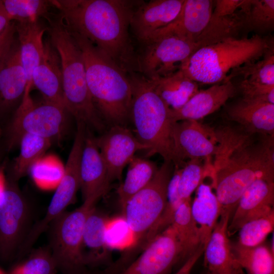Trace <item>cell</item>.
<instances>
[{
	"mask_svg": "<svg viewBox=\"0 0 274 274\" xmlns=\"http://www.w3.org/2000/svg\"><path fill=\"white\" fill-rule=\"evenodd\" d=\"M65 274V273H63ZM68 274H87L83 271L79 272H76V273H68Z\"/></svg>",
	"mask_w": 274,
	"mask_h": 274,
	"instance_id": "cell-47",
	"label": "cell"
},
{
	"mask_svg": "<svg viewBox=\"0 0 274 274\" xmlns=\"http://www.w3.org/2000/svg\"><path fill=\"white\" fill-rule=\"evenodd\" d=\"M195 191L191 211L199 228L201 244L205 247L220 217V206L211 185L202 183Z\"/></svg>",
	"mask_w": 274,
	"mask_h": 274,
	"instance_id": "cell-27",
	"label": "cell"
},
{
	"mask_svg": "<svg viewBox=\"0 0 274 274\" xmlns=\"http://www.w3.org/2000/svg\"><path fill=\"white\" fill-rule=\"evenodd\" d=\"M49 23V37L61 62L64 107L77 122L103 133L107 130L106 125L93 102L81 52L70 32L57 19Z\"/></svg>",
	"mask_w": 274,
	"mask_h": 274,
	"instance_id": "cell-5",
	"label": "cell"
},
{
	"mask_svg": "<svg viewBox=\"0 0 274 274\" xmlns=\"http://www.w3.org/2000/svg\"><path fill=\"white\" fill-rule=\"evenodd\" d=\"M130 75L132 91L130 119L136 137L148 147L147 156L159 154L164 161L183 167L176 153L170 108L157 94L149 80L142 75L133 73Z\"/></svg>",
	"mask_w": 274,
	"mask_h": 274,
	"instance_id": "cell-6",
	"label": "cell"
},
{
	"mask_svg": "<svg viewBox=\"0 0 274 274\" xmlns=\"http://www.w3.org/2000/svg\"><path fill=\"white\" fill-rule=\"evenodd\" d=\"M245 26L258 31L273 27L274 1L252 0L249 10L245 14Z\"/></svg>",
	"mask_w": 274,
	"mask_h": 274,
	"instance_id": "cell-40",
	"label": "cell"
},
{
	"mask_svg": "<svg viewBox=\"0 0 274 274\" xmlns=\"http://www.w3.org/2000/svg\"><path fill=\"white\" fill-rule=\"evenodd\" d=\"M68 112L63 107L43 100L36 103L24 93L9 127V146H15L24 134L51 139L65 127Z\"/></svg>",
	"mask_w": 274,
	"mask_h": 274,
	"instance_id": "cell-9",
	"label": "cell"
},
{
	"mask_svg": "<svg viewBox=\"0 0 274 274\" xmlns=\"http://www.w3.org/2000/svg\"><path fill=\"white\" fill-rule=\"evenodd\" d=\"M16 24L21 61L27 80L24 92H30L32 74L41 60L44 47L43 36L48 27L43 26L39 21Z\"/></svg>",
	"mask_w": 274,
	"mask_h": 274,
	"instance_id": "cell-24",
	"label": "cell"
},
{
	"mask_svg": "<svg viewBox=\"0 0 274 274\" xmlns=\"http://www.w3.org/2000/svg\"><path fill=\"white\" fill-rule=\"evenodd\" d=\"M213 2L211 0H184L177 17L169 24L156 31L146 43L165 36H176L195 44L210 21L213 12Z\"/></svg>",
	"mask_w": 274,
	"mask_h": 274,
	"instance_id": "cell-16",
	"label": "cell"
},
{
	"mask_svg": "<svg viewBox=\"0 0 274 274\" xmlns=\"http://www.w3.org/2000/svg\"><path fill=\"white\" fill-rule=\"evenodd\" d=\"M239 88L245 99L274 104V85H266L243 79Z\"/></svg>",
	"mask_w": 274,
	"mask_h": 274,
	"instance_id": "cell-41",
	"label": "cell"
},
{
	"mask_svg": "<svg viewBox=\"0 0 274 274\" xmlns=\"http://www.w3.org/2000/svg\"><path fill=\"white\" fill-rule=\"evenodd\" d=\"M174 167L172 162L164 161L151 181L132 196L122 209L135 243L143 241L160 219Z\"/></svg>",
	"mask_w": 274,
	"mask_h": 274,
	"instance_id": "cell-8",
	"label": "cell"
},
{
	"mask_svg": "<svg viewBox=\"0 0 274 274\" xmlns=\"http://www.w3.org/2000/svg\"><path fill=\"white\" fill-rule=\"evenodd\" d=\"M57 19L88 40L126 73L137 68L128 29L135 9L123 0H53Z\"/></svg>",
	"mask_w": 274,
	"mask_h": 274,
	"instance_id": "cell-2",
	"label": "cell"
},
{
	"mask_svg": "<svg viewBox=\"0 0 274 274\" xmlns=\"http://www.w3.org/2000/svg\"><path fill=\"white\" fill-rule=\"evenodd\" d=\"M0 274H8V272L0 268Z\"/></svg>",
	"mask_w": 274,
	"mask_h": 274,
	"instance_id": "cell-46",
	"label": "cell"
},
{
	"mask_svg": "<svg viewBox=\"0 0 274 274\" xmlns=\"http://www.w3.org/2000/svg\"><path fill=\"white\" fill-rule=\"evenodd\" d=\"M29 207L25 199L13 184H7L4 199L0 204V259H11L20 248L27 233Z\"/></svg>",
	"mask_w": 274,
	"mask_h": 274,
	"instance_id": "cell-11",
	"label": "cell"
},
{
	"mask_svg": "<svg viewBox=\"0 0 274 274\" xmlns=\"http://www.w3.org/2000/svg\"><path fill=\"white\" fill-rule=\"evenodd\" d=\"M274 229V210L267 214L251 220L244 224L238 230L237 243L241 246L251 248L264 242Z\"/></svg>",
	"mask_w": 274,
	"mask_h": 274,
	"instance_id": "cell-36",
	"label": "cell"
},
{
	"mask_svg": "<svg viewBox=\"0 0 274 274\" xmlns=\"http://www.w3.org/2000/svg\"><path fill=\"white\" fill-rule=\"evenodd\" d=\"M108 219L96 210L89 214L85 223L83 234V245L97 254L96 262L100 260L99 252H105L107 247V229ZM95 262V263H96Z\"/></svg>",
	"mask_w": 274,
	"mask_h": 274,
	"instance_id": "cell-37",
	"label": "cell"
},
{
	"mask_svg": "<svg viewBox=\"0 0 274 274\" xmlns=\"http://www.w3.org/2000/svg\"><path fill=\"white\" fill-rule=\"evenodd\" d=\"M51 140L35 134L26 133L19 140L20 152L13 168L14 179L26 175L32 165L42 158L50 145Z\"/></svg>",
	"mask_w": 274,
	"mask_h": 274,
	"instance_id": "cell-32",
	"label": "cell"
},
{
	"mask_svg": "<svg viewBox=\"0 0 274 274\" xmlns=\"http://www.w3.org/2000/svg\"><path fill=\"white\" fill-rule=\"evenodd\" d=\"M211 186L221 212L232 216L245 190L255 180L274 179L273 136L250 132L239 126L215 129Z\"/></svg>",
	"mask_w": 274,
	"mask_h": 274,
	"instance_id": "cell-1",
	"label": "cell"
},
{
	"mask_svg": "<svg viewBox=\"0 0 274 274\" xmlns=\"http://www.w3.org/2000/svg\"><path fill=\"white\" fill-rule=\"evenodd\" d=\"M127 165L125 179L117 190L122 209L132 196L151 181L158 169L155 162L135 155Z\"/></svg>",
	"mask_w": 274,
	"mask_h": 274,
	"instance_id": "cell-29",
	"label": "cell"
},
{
	"mask_svg": "<svg viewBox=\"0 0 274 274\" xmlns=\"http://www.w3.org/2000/svg\"><path fill=\"white\" fill-rule=\"evenodd\" d=\"M27 83L17 39L0 69V107H9L22 97Z\"/></svg>",
	"mask_w": 274,
	"mask_h": 274,
	"instance_id": "cell-25",
	"label": "cell"
},
{
	"mask_svg": "<svg viewBox=\"0 0 274 274\" xmlns=\"http://www.w3.org/2000/svg\"><path fill=\"white\" fill-rule=\"evenodd\" d=\"M272 44L268 38L258 35L249 38H228L198 48L179 69L197 83H224L233 70L261 59L273 47Z\"/></svg>",
	"mask_w": 274,
	"mask_h": 274,
	"instance_id": "cell-4",
	"label": "cell"
},
{
	"mask_svg": "<svg viewBox=\"0 0 274 274\" xmlns=\"http://www.w3.org/2000/svg\"><path fill=\"white\" fill-rule=\"evenodd\" d=\"M6 187L7 183L6 182L5 177L3 172H0V204L4 199Z\"/></svg>",
	"mask_w": 274,
	"mask_h": 274,
	"instance_id": "cell-45",
	"label": "cell"
},
{
	"mask_svg": "<svg viewBox=\"0 0 274 274\" xmlns=\"http://www.w3.org/2000/svg\"><path fill=\"white\" fill-rule=\"evenodd\" d=\"M172 135L176 153L185 165V159L213 160L217 147L215 129L198 120L173 122Z\"/></svg>",
	"mask_w": 274,
	"mask_h": 274,
	"instance_id": "cell-14",
	"label": "cell"
},
{
	"mask_svg": "<svg viewBox=\"0 0 274 274\" xmlns=\"http://www.w3.org/2000/svg\"><path fill=\"white\" fill-rule=\"evenodd\" d=\"M3 3L10 21L16 23L37 21L40 17L49 21L50 11L55 9L52 1L4 0Z\"/></svg>",
	"mask_w": 274,
	"mask_h": 274,
	"instance_id": "cell-33",
	"label": "cell"
},
{
	"mask_svg": "<svg viewBox=\"0 0 274 274\" xmlns=\"http://www.w3.org/2000/svg\"><path fill=\"white\" fill-rule=\"evenodd\" d=\"M191 203V199L183 201L171 224L180 246L181 258L186 260L201 245L199 228L192 215Z\"/></svg>",
	"mask_w": 274,
	"mask_h": 274,
	"instance_id": "cell-28",
	"label": "cell"
},
{
	"mask_svg": "<svg viewBox=\"0 0 274 274\" xmlns=\"http://www.w3.org/2000/svg\"><path fill=\"white\" fill-rule=\"evenodd\" d=\"M235 92L236 88L231 81L213 84L208 89L199 90L180 108L170 109L169 117L173 122L198 120L217 111Z\"/></svg>",
	"mask_w": 274,
	"mask_h": 274,
	"instance_id": "cell-21",
	"label": "cell"
},
{
	"mask_svg": "<svg viewBox=\"0 0 274 274\" xmlns=\"http://www.w3.org/2000/svg\"><path fill=\"white\" fill-rule=\"evenodd\" d=\"M235 259L246 274H274V250L264 243L251 248L231 243Z\"/></svg>",
	"mask_w": 274,
	"mask_h": 274,
	"instance_id": "cell-30",
	"label": "cell"
},
{
	"mask_svg": "<svg viewBox=\"0 0 274 274\" xmlns=\"http://www.w3.org/2000/svg\"><path fill=\"white\" fill-rule=\"evenodd\" d=\"M245 26V14L241 9L229 15L211 16L208 24L195 44L198 49L228 38H236Z\"/></svg>",
	"mask_w": 274,
	"mask_h": 274,
	"instance_id": "cell-31",
	"label": "cell"
},
{
	"mask_svg": "<svg viewBox=\"0 0 274 274\" xmlns=\"http://www.w3.org/2000/svg\"><path fill=\"white\" fill-rule=\"evenodd\" d=\"M212 16L222 17L235 13L241 9L245 0H217Z\"/></svg>",
	"mask_w": 274,
	"mask_h": 274,
	"instance_id": "cell-43",
	"label": "cell"
},
{
	"mask_svg": "<svg viewBox=\"0 0 274 274\" xmlns=\"http://www.w3.org/2000/svg\"><path fill=\"white\" fill-rule=\"evenodd\" d=\"M149 80L157 94L174 110L182 107L199 90L198 83L180 69L168 75Z\"/></svg>",
	"mask_w": 274,
	"mask_h": 274,
	"instance_id": "cell-26",
	"label": "cell"
},
{
	"mask_svg": "<svg viewBox=\"0 0 274 274\" xmlns=\"http://www.w3.org/2000/svg\"><path fill=\"white\" fill-rule=\"evenodd\" d=\"M237 76L266 85H274V49L268 51L260 59L233 70L225 82Z\"/></svg>",
	"mask_w": 274,
	"mask_h": 274,
	"instance_id": "cell-35",
	"label": "cell"
},
{
	"mask_svg": "<svg viewBox=\"0 0 274 274\" xmlns=\"http://www.w3.org/2000/svg\"><path fill=\"white\" fill-rule=\"evenodd\" d=\"M80 187L83 201L108 190L109 183L105 162L95 137L87 128L80 163Z\"/></svg>",
	"mask_w": 274,
	"mask_h": 274,
	"instance_id": "cell-22",
	"label": "cell"
},
{
	"mask_svg": "<svg viewBox=\"0 0 274 274\" xmlns=\"http://www.w3.org/2000/svg\"><path fill=\"white\" fill-rule=\"evenodd\" d=\"M58 269L51 251L40 248L14 266L8 274H56Z\"/></svg>",
	"mask_w": 274,
	"mask_h": 274,
	"instance_id": "cell-38",
	"label": "cell"
},
{
	"mask_svg": "<svg viewBox=\"0 0 274 274\" xmlns=\"http://www.w3.org/2000/svg\"><path fill=\"white\" fill-rule=\"evenodd\" d=\"M227 114L250 132L274 136V104L243 98L229 107Z\"/></svg>",
	"mask_w": 274,
	"mask_h": 274,
	"instance_id": "cell-23",
	"label": "cell"
},
{
	"mask_svg": "<svg viewBox=\"0 0 274 274\" xmlns=\"http://www.w3.org/2000/svg\"><path fill=\"white\" fill-rule=\"evenodd\" d=\"M77 131L69 153L62 178L47 209L48 214L57 217L75 200L80 187V163L87 127L82 122H77Z\"/></svg>",
	"mask_w": 274,
	"mask_h": 274,
	"instance_id": "cell-15",
	"label": "cell"
},
{
	"mask_svg": "<svg viewBox=\"0 0 274 274\" xmlns=\"http://www.w3.org/2000/svg\"><path fill=\"white\" fill-rule=\"evenodd\" d=\"M184 0H152L135 8L130 22L134 36L144 44L179 14Z\"/></svg>",
	"mask_w": 274,
	"mask_h": 274,
	"instance_id": "cell-18",
	"label": "cell"
},
{
	"mask_svg": "<svg viewBox=\"0 0 274 274\" xmlns=\"http://www.w3.org/2000/svg\"><path fill=\"white\" fill-rule=\"evenodd\" d=\"M137 59V68L148 80L163 77L179 69L180 65L197 49L194 43L176 36H165L149 41Z\"/></svg>",
	"mask_w": 274,
	"mask_h": 274,
	"instance_id": "cell-10",
	"label": "cell"
},
{
	"mask_svg": "<svg viewBox=\"0 0 274 274\" xmlns=\"http://www.w3.org/2000/svg\"><path fill=\"white\" fill-rule=\"evenodd\" d=\"M68 31L81 52L87 85L99 116L108 127L125 126L130 119L132 91L130 77L86 39Z\"/></svg>",
	"mask_w": 274,
	"mask_h": 274,
	"instance_id": "cell-3",
	"label": "cell"
},
{
	"mask_svg": "<svg viewBox=\"0 0 274 274\" xmlns=\"http://www.w3.org/2000/svg\"><path fill=\"white\" fill-rule=\"evenodd\" d=\"M138 258L120 274H168L181 258V248L172 225L154 237Z\"/></svg>",
	"mask_w": 274,
	"mask_h": 274,
	"instance_id": "cell-13",
	"label": "cell"
},
{
	"mask_svg": "<svg viewBox=\"0 0 274 274\" xmlns=\"http://www.w3.org/2000/svg\"><path fill=\"white\" fill-rule=\"evenodd\" d=\"M231 215L220 214L204 247V264L210 274H233L242 269L234 257L228 226Z\"/></svg>",
	"mask_w": 274,
	"mask_h": 274,
	"instance_id": "cell-20",
	"label": "cell"
},
{
	"mask_svg": "<svg viewBox=\"0 0 274 274\" xmlns=\"http://www.w3.org/2000/svg\"><path fill=\"white\" fill-rule=\"evenodd\" d=\"M10 21L3 1L0 0V33L9 24Z\"/></svg>",
	"mask_w": 274,
	"mask_h": 274,
	"instance_id": "cell-44",
	"label": "cell"
},
{
	"mask_svg": "<svg viewBox=\"0 0 274 274\" xmlns=\"http://www.w3.org/2000/svg\"><path fill=\"white\" fill-rule=\"evenodd\" d=\"M95 140L106 166L109 183L120 180L124 168L137 151L148 150L125 126H110Z\"/></svg>",
	"mask_w": 274,
	"mask_h": 274,
	"instance_id": "cell-12",
	"label": "cell"
},
{
	"mask_svg": "<svg viewBox=\"0 0 274 274\" xmlns=\"http://www.w3.org/2000/svg\"><path fill=\"white\" fill-rule=\"evenodd\" d=\"M16 25L15 21H11L0 33V69L17 40Z\"/></svg>",
	"mask_w": 274,
	"mask_h": 274,
	"instance_id": "cell-42",
	"label": "cell"
},
{
	"mask_svg": "<svg viewBox=\"0 0 274 274\" xmlns=\"http://www.w3.org/2000/svg\"><path fill=\"white\" fill-rule=\"evenodd\" d=\"M213 170V160L190 159L182 167L178 191L182 200L191 199L192 194L207 178H210Z\"/></svg>",
	"mask_w": 274,
	"mask_h": 274,
	"instance_id": "cell-34",
	"label": "cell"
},
{
	"mask_svg": "<svg viewBox=\"0 0 274 274\" xmlns=\"http://www.w3.org/2000/svg\"><path fill=\"white\" fill-rule=\"evenodd\" d=\"M274 179L255 180L245 190L229 220V236L238 231L247 222L273 210Z\"/></svg>",
	"mask_w": 274,
	"mask_h": 274,
	"instance_id": "cell-17",
	"label": "cell"
},
{
	"mask_svg": "<svg viewBox=\"0 0 274 274\" xmlns=\"http://www.w3.org/2000/svg\"><path fill=\"white\" fill-rule=\"evenodd\" d=\"M32 179L40 188L50 190L55 188L60 183L64 167L52 157L41 158L31 167Z\"/></svg>",
	"mask_w": 274,
	"mask_h": 274,
	"instance_id": "cell-39",
	"label": "cell"
},
{
	"mask_svg": "<svg viewBox=\"0 0 274 274\" xmlns=\"http://www.w3.org/2000/svg\"><path fill=\"white\" fill-rule=\"evenodd\" d=\"M203 274H210V273L208 271V272H206V273H203Z\"/></svg>",
	"mask_w": 274,
	"mask_h": 274,
	"instance_id": "cell-48",
	"label": "cell"
},
{
	"mask_svg": "<svg viewBox=\"0 0 274 274\" xmlns=\"http://www.w3.org/2000/svg\"><path fill=\"white\" fill-rule=\"evenodd\" d=\"M105 193L97 192L75 210L64 211L50 226V251L58 269L68 274L82 271L87 264L84 254L83 234L87 219L97 200Z\"/></svg>",
	"mask_w": 274,
	"mask_h": 274,
	"instance_id": "cell-7",
	"label": "cell"
},
{
	"mask_svg": "<svg viewBox=\"0 0 274 274\" xmlns=\"http://www.w3.org/2000/svg\"><path fill=\"white\" fill-rule=\"evenodd\" d=\"M62 80L60 58L48 36L44 40L41 60L32 74V87L40 92L44 100L65 108Z\"/></svg>",
	"mask_w": 274,
	"mask_h": 274,
	"instance_id": "cell-19",
	"label": "cell"
}]
</instances>
